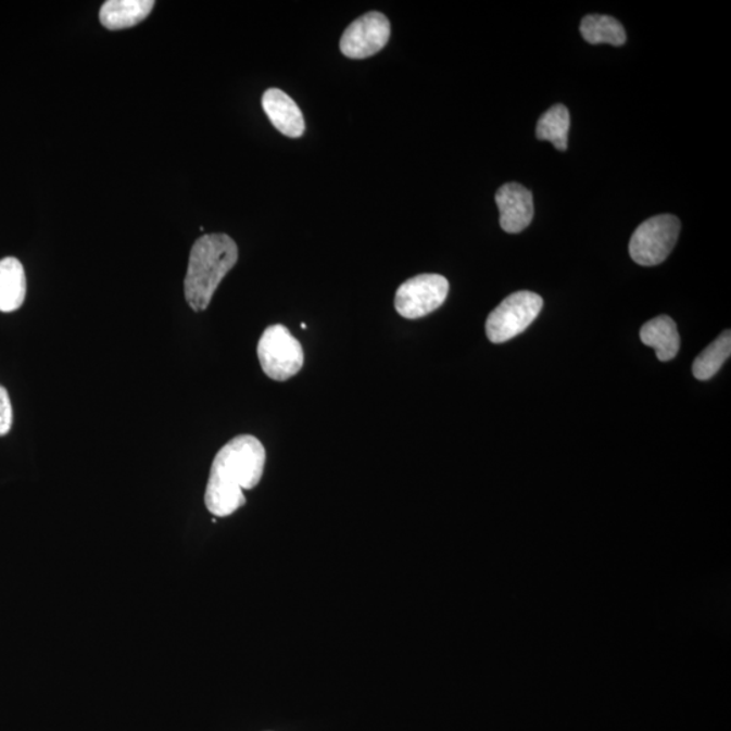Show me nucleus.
Returning <instances> with one entry per match:
<instances>
[{
	"instance_id": "nucleus-1",
	"label": "nucleus",
	"mask_w": 731,
	"mask_h": 731,
	"mask_svg": "<svg viewBox=\"0 0 731 731\" xmlns=\"http://www.w3.org/2000/svg\"><path fill=\"white\" fill-rule=\"evenodd\" d=\"M266 450L260 439L240 436L229 441L214 457L209 476L205 504L214 516H229L245 504L244 489L261 482Z\"/></svg>"
},
{
	"instance_id": "nucleus-2",
	"label": "nucleus",
	"mask_w": 731,
	"mask_h": 731,
	"mask_svg": "<svg viewBox=\"0 0 731 731\" xmlns=\"http://www.w3.org/2000/svg\"><path fill=\"white\" fill-rule=\"evenodd\" d=\"M239 260L235 240L225 234L203 235L192 245L185 295L192 311H205L214 293Z\"/></svg>"
},
{
	"instance_id": "nucleus-3",
	"label": "nucleus",
	"mask_w": 731,
	"mask_h": 731,
	"mask_svg": "<svg viewBox=\"0 0 731 731\" xmlns=\"http://www.w3.org/2000/svg\"><path fill=\"white\" fill-rule=\"evenodd\" d=\"M680 228V219L672 214L646 219L631 236V260L645 267L661 265L678 243Z\"/></svg>"
},
{
	"instance_id": "nucleus-4",
	"label": "nucleus",
	"mask_w": 731,
	"mask_h": 731,
	"mask_svg": "<svg viewBox=\"0 0 731 731\" xmlns=\"http://www.w3.org/2000/svg\"><path fill=\"white\" fill-rule=\"evenodd\" d=\"M542 307V297L532 291L508 295L487 318L488 339L494 344H502L518 337L535 322Z\"/></svg>"
},
{
	"instance_id": "nucleus-5",
	"label": "nucleus",
	"mask_w": 731,
	"mask_h": 731,
	"mask_svg": "<svg viewBox=\"0 0 731 731\" xmlns=\"http://www.w3.org/2000/svg\"><path fill=\"white\" fill-rule=\"evenodd\" d=\"M257 358L268 378L282 382L304 366V350L288 328L275 324L263 332L257 343Z\"/></svg>"
},
{
	"instance_id": "nucleus-6",
	"label": "nucleus",
	"mask_w": 731,
	"mask_h": 731,
	"mask_svg": "<svg viewBox=\"0 0 731 731\" xmlns=\"http://www.w3.org/2000/svg\"><path fill=\"white\" fill-rule=\"evenodd\" d=\"M449 289V280L442 275H417L398 289L394 299L395 311L409 320L430 315L444 304Z\"/></svg>"
},
{
	"instance_id": "nucleus-7",
	"label": "nucleus",
	"mask_w": 731,
	"mask_h": 731,
	"mask_svg": "<svg viewBox=\"0 0 731 731\" xmlns=\"http://www.w3.org/2000/svg\"><path fill=\"white\" fill-rule=\"evenodd\" d=\"M390 37V22L382 13L371 11L355 20L344 30L340 51L349 59H366L382 51Z\"/></svg>"
},
{
	"instance_id": "nucleus-8",
	"label": "nucleus",
	"mask_w": 731,
	"mask_h": 731,
	"mask_svg": "<svg viewBox=\"0 0 731 731\" xmlns=\"http://www.w3.org/2000/svg\"><path fill=\"white\" fill-rule=\"evenodd\" d=\"M500 225L507 234H520L534 217V201L529 189L519 184H507L496 192Z\"/></svg>"
},
{
	"instance_id": "nucleus-9",
	"label": "nucleus",
	"mask_w": 731,
	"mask_h": 731,
	"mask_svg": "<svg viewBox=\"0 0 731 731\" xmlns=\"http://www.w3.org/2000/svg\"><path fill=\"white\" fill-rule=\"evenodd\" d=\"M262 106L272 121L274 128L280 134L299 139L305 131L304 115L293 99L279 89H270L263 93Z\"/></svg>"
},
{
	"instance_id": "nucleus-10",
	"label": "nucleus",
	"mask_w": 731,
	"mask_h": 731,
	"mask_svg": "<svg viewBox=\"0 0 731 731\" xmlns=\"http://www.w3.org/2000/svg\"><path fill=\"white\" fill-rule=\"evenodd\" d=\"M153 5V0H108L99 11V20L109 30L128 29L147 20Z\"/></svg>"
},
{
	"instance_id": "nucleus-11",
	"label": "nucleus",
	"mask_w": 731,
	"mask_h": 731,
	"mask_svg": "<svg viewBox=\"0 0 731 731\" xmlns=\"http://www.w3.org/2000/svg\"><path fill=\"white\" fill-rule=\"evenodd\" d=\"M642 343L656 350L657 358L669 362L678 355L680 350V335L678 326L668 316H658L647 322L641 329Z\"/></svg>"
},
{
	"instance_id": "nucleus-12",
	"label": "nucleus",
	"mask_w": 731,
	"mask_h": 731,
	"mask_svg": "<svg viewBox=\"0 0 731 731\" xmlns=\"http://www.w3.org/2000/svg\"><path fill=\"white\" fill-rule=\"evenodd\" d=\"M26 297L24 266L16 257L0 261V312L18 311Z\"/></svg>"
},
{
	"instance_id": "nucleus-13",
	"label": "nucleus",
	"mask_w": 731,
	"mask_h": 731,
	"mask_svg": "<svg viewBox=\"0 0 731 731\" xmlns=\"http://www.w3.org/2000/svg\"><path fill=\"white\" fill-rule=\"evenodd\" d=\"M581 35L587 42L609 43V46H623L626 40L625 27L618 20L608 15H587L581 21Z\"/></svg>"
},
{
	"instance_id": "nucleus-14",
	"label": "nucleus",
	"mask_w": 731,
	"mask_h": 731,
	"mask_svg": "<svg viewBox=\"0 0 731 731\" xmlns=\"http://www.w3.org/2000/svg\"><path fill=\"white\" fill-rule=\"evenodd\" d=\"M570 114L564 104H554L545 114H542L537 125V137L540 140L553 142L558 151L568 148Z\"/></svg>"
},
{
	"instance_id": "nucleus-15",
	"label": "nucleus",
	"mask_w": 731,
	"mask_h": 731,
	"mask_svg": "<svg viewBox=\"0 0 731 731\" xmlns=\"http://www.w3.org/2000/svg\"><path fill=\"white\" fill-rule=\"evenodd\" d=\"M731 355V333L724 331L721 337L708 345L705 351H702L701 355L692 365V373L696 379L700 381H707L711 379L716 374L721 370L724 362L730 358Z\"/></svg>"
},
{
	"instance_id": "nucleus-16",
	"label": "nucleus",
	"mask_w": 731,
	"mask_h": 731,
	"mask_svg": "<svg viewBox=\"0 0 731 731\" xmlns=\"http://www.w3.org/2000/svg\"><path fill=\"white\" fill-rule=\"evenodd\" d=\"M13 426V405L8 390L0 387V437L8 436Z\"/></svg>"
}]
</instances>
